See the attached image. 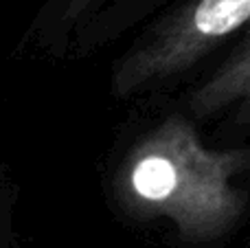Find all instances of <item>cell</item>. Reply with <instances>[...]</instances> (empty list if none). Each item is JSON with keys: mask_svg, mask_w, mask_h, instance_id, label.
I'll list each match as a JSON object with an SVG mask.
<instances>
[{"mask_svg": "<svg viewBox=\"0 0 250 248\" xmlns=\"http://www.w3.org/2000/svg\"><path fill=\"white\" fill-rule=\"evenodd\" d=\"M189 108L195 117H213L233 110L235 123L250 125V26L233 55L193 90Z\"/></svg>", "mask_w": 250, "mask_h": 248, "instance_id": "3", "label": "cell"}, {"mask_svg": "<svg viewBox=\"0 0 250 248\" xmlns=\"http://www.w3.org/2000/svg\"><path fill=\"white\" fill-rule=\"evenodd\" d=\"M60 2H62V7L57 11L55 20L62 31H70L75 24L90 18L105 0H60Z\"/></svg>", "mask_w": 250, "mask_h": 248, "instance_id": "4", "label": "cell"}, {"mask_svg": "<svg viewBox=\"0 0 250 248\" xmlns=\"http://www.w3.org/2000/svg\"><path fill=\"white\" fill-rule=\"evenodd\" d=\"M250 171V147L213 149L185 114L141 136L119 163L114 200L138 218H165L191 240H213L237 224L250 191L233 185Z\"/></svg>", "mask_w": 250, "mask_h": 248, "instance_id": "1", "label": "cell"}, {"mask_svg": "<svg viewBox=\"0 0 250 248\" xmlns=\"http://www.w3.org/2000/svg\"><path fill=\"white\" fill-rule=\"evenodd\" d=\"M248 26L250 0H189L151 26L119 60L112 73V92L132 97L178 77Z\"/></svg>", "mask_w": 250, "mask_h": 248, "instance_id": "2", "label": "cell"}]
</instances>
